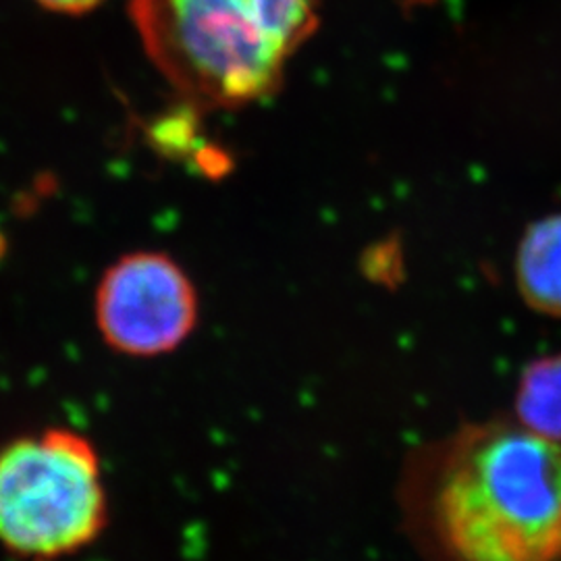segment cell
I'll use <instances>...</instances> for the list:
<instances>
[{"label": "cell", "mask_w": 561, "mask_h": 561, "mask_svg": "<svg viewBox=\"0 0 561 561\" xmlns=\"http://www.w3.org/2000/svg\"><path fill=\"white\" fill-rule=\"evenodd\" d=\"M403 507L428 561H561V445L518 421L463 424L412 456Z\"/></svg>", "instance_id": "1"}, {"label": "cell", "mask_w": 561, "mask_h": 561, "mask_svg": "<svg viewBox=\"0 0 561 561\" xmlns=\"http://www.w3.org/2000/svg\"><path fill=\"white\" fill-rule=\"evenodd\" d=\"M321 0H129L148 59L194 106L268 99L319 27Z\"/></svg>", "instance_id": "2"}, {"label": "cell", "mask_w": 561, "mask_h": 561, "mask_svg": "<svg viewBox=\"0 0 561 561\" xmlns=\"http://www.w3.org/2000/svg\"><path fill=\"white\" fill-rule=\"evenodd\" d=\"M106 495L92 443L67 428L0 449V542L30 558L73 553L101 535Z\"/></svg>", "instance_id": "3"}, {"label": "cell", "mask_w": 561, "mask_h": 561, "mask_svg": "<svg viewBox=\"0 0 561 561\" xmlns=\"http://www.w3.org/2000/svg\"><path fill=\"white\" fill-rule=\"evenodd\" d=\"M96 327L111 350L134 358L175 352L198 322V294L162 252L125 254L96 287Z\"/></svg>", "instance_id": "4"}, {"label": "cell", "mask_w": 561, "mask_h": 561, "mask_svg": "<svg viewBox=\"0 0 561 561\" xmlns=\"http://www.w3.org/2000/svg\"><path fill=\"white\" fill-rule=\"evenodd\" d=\"M516 283L530 308L561 317V215L528 227L516 256Z\"/></svg>", "instance_id": "5"}, {"label": "cell", "mask_w": 561, "mask_h": 561, "mask_svg": "<svg viewBox=\"0 0 561 561\" xmlns=\"http://www.w3.org/2000/svg\"><path fill=\"white\" fill-rule=\"evenodd\" d=\"M516 419L535 435L561 445V354L526 368L516 393Z\"/></svg>", "instance_id": "6"}, {"label": "cell", "mask_w": 561, "mask_h": 561, "mask_svg": "<svg viewBox=\"0 0 561 561\" xmlns=\"http://www.w3.org/2000/svg\"><path fill=\"white\" fill-rule=\"evenodd\" d=\"M42 7L55 13H65V15H81L99 7L104 0H36Z\"/></svg>", "instance_id": "7"}]
</instances>
